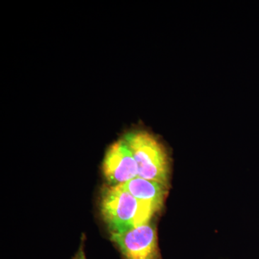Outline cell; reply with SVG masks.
<instances>
[{"label": "cell", "mask_w": 259, "mask_h": 259, "mask_svg": "<svg viewBox=\"0 0 259 259\" xmlns=\"http://www.w3.org/2000/svg\"><path fill=\"white\" fill-rule=\"evenodd\" d=\"M71 259H87L83 244L81 245L79 249L78 250V251L76 252V254H75L74 257H73V258Z\"/></svg>", "instance_id": "cell-6"}, {"label": "cell", "mask_w": 259, "mask_h": 259, "mask_svg": "<svg viewBox=\"0 0 259 259\" xmlns=\"http://www.w3.org/2000/svg\"><path fill=\"white\" fill-rule=\"evenodd\" d=\"M120 186L136 199L151 202L158 210L161 208L166 198V186L139 177Z\"/></svg>", "instance_id": "cell-5"}, {"label": "cell", "mask_w": 259, "mask_h": 259, "mask_svg": "<svg viewBox=\"0 0 259 259\" xmlns=\"http://www.w3.org/2000/svg\"><path fill=\"white\" fill-rule=\"evenodd\" d=\"M110 239L125 259H161L156 229L149 223L125 233H111Z\"/></svg>", "instance_id": "cell-3"}, {"label": "cell", "mask_w": 259, "mask_h": 259, "mask_svg": "<svg viewBox=\"0 0 259 259\" xmlns=\"http://www.w3.org/2000/svg\"><path fill=\"white\" fill-rule=\"evenodd\" d=\"M100 211L110 233H121L149 223L158 210L151 202L136 199L117 185L103 190Z\"/></svg>", "instance_id": "cell-1"}, {"label": "cell", "mask_w": 259, "mask_h": 259, "mask_svg": "<svg viewBox=\"0 0 259 259\" xmlns=\"http://www.w3.org/2000/svg\"><path fill=\"white\" fill-rule=\"evenodd\" d=\"M138 166L139 177L166 186L169 163L163 145L155 136L144 131L130 132L124 136Z\"/></svg>", "instance_id": "cell-2"}, {"label": "cell", "mask_w": 259, "mask_h": 259, "mask_svg": "<svg viewBox=\"0 0 259 259\" xmlns=\"http://www.w3.org/2000/svg\"><path fill=\"white\" fill-rule=\"evenodd\" d=\"M102 171L110 186L123 185L139 177L137 163L123 139L116 141L108 148Z\"/></svg>", "instance_id": "cell-4"}]
</instances>
